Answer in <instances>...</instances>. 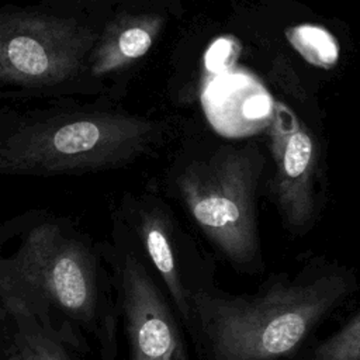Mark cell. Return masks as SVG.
<instances>
[{
	"label": "cell",
	"mask_w": 360,
	"mask_h": 360,
	"mask_svg": "<svg viewBox=\"0 0 360 360\" xmlns=\"http://www.w3.org/2000/svg\"><path fill=\"white\" fill-rule=\"evenodd\" d=\"M28 312L69 350L118 356L120 316L103 246L60 221L32 226L0 257V309Z\"/></svg>",
	"instance_id": "1"
},
{
	"label": "cell",
	"mask_w": 360,
	"mask_h": 360,
	"mask_svg": "<svg viewBox=\"0 0 360 360\" xmlns=\"http://www.w3.org/2000/svg\"><path fill=\"white\" fill-rule=\"evenodd\" d=\"M357 288L347 266L314 260L255 292L198 290L184 329L202 360H288Z\"/></svg>",
	"instance_id": "2"
},
{
	"label": "cell",
	"mask_w": 360,
	"mask_h": 360,
	"mask_svg": "<svg viewBox=\"0 0 360 360\" xmlns=\"http://www.w3.org/2000/svg\"><path fill=\"white\" fill-rule=\"evenodd\" d=\"M162 127L127 112H75L25 124L0 141V173L62 174L110 169L156 143Z\"/></svg>",
	"instance_id": "3"
},
{
	"label": "cell",
	"mask_w": 360,
	"mask_h": 360,
	"mask_svg": "<svg viewBox=\"0 0 360 360\" xmlns=\"http://www.w3.org/2000/svg\"><path fill=\"white\" fill-rule=\"evenodd\" d=\"M263 158L255 146H222L177 177L181 202L210 245L235 270H263L257 186Z\"/></svg>",
	"instance_id": "4"
},
{
	"label": "cell",
	"mask_w": 360,
	"mask_h": 360,
	"mask_svg": "<svg viewBox=\"0 0 360 360\" xmlns=\"http://www.w3.org/2000/svg\"><path fill=\"white\" fill-rule=\"evenodd\" d=\"M98 32L75 18L41 11L0 13V83L46 89L73 80Z\"/></svg>",
	"instance_id": "5"
},
{
	"label": "cell",
	"mask_w": 360,
	"mask_h": 360,
	"mask_svg": "<svg viewBox=\"0 0 360 360\" xmlns=\"http://www.w3.org/2000/svg\"><path fill=\"white\" fill-rule=\"evenodd\" d=\"M128 360H190L184 328L129 233L103 246Z\"/></svg>",
	"instance_id": "6"
},
{
	"label": "cell",
	"mask_w": 360,
	"mask_h": 360,
	"mask_svg": "<svg viewBox=\"0 0 360 360\" xmlns=\"http://www.w3.org/2000/svg\"><path fill=\"white\" fill-rule=\"evenodd\" d=\"M128 224L125 231L186 328L193 294L215 284L214 266L181 235L170 212L158 201L136 202Z\"/></svg>",
	"instance_id": "7"
},
{
	"label": "cell",
	"mask_w": 360,
	"mask_h": 360,
	"mask_svg": "<svg viewBox=\"0 0 360 360\" xmlns=\"http://www.w3.org/2000/svg\"><path fill=\"white\" fill-rule=\"evenodd\" d=\"M269 146L274 162L270 184L273 201L290 233L305 235L319 215L314 134L283 104L274 103Z\"/></svg>",
	"instance_id": "8"
},
{
	"label": "cell",
	"mask_w": 360,
	"mask_h": 360,
	"mask_svg": "<svg viewBox=\"0 0 360 360\" xmlns=\"http://www.w3.org/2000/svg\"><path fill=\"white\" fill-rule=\"evenodd\" d=\"M163 27V17L156 13H124L111 20L89 56L90 73L104 77L127 69L143 58L155 44Z\"/></svg>",
	"instance_id": "9"
},
{
	"label": "cell",
	"mask_w": 360,
	"mask_h": 360,
	"mask_svg": "<svg viewBox=\"0 0 360 360\" xmlns=\"http://www.w3.org/2000/svg\"><path fill=\"white\" fill-rule=\"evenodd\" d=\"M0 332L17 360H73L69 349L22 309H0Z\"/></svg>",
	"instance_id": "10"
},
{
	"label": "cell",
	"mask_w": 360,
	"mask_h": 360,
	"mask_svg": "<svg viewBox=\"0 0 360 360\" xmlns=\"http://www.w3.org/2000/svg\"><path fill=\"white\" fill-rule=\"evenodd\" d=\"M288 360H360V312L356 309L339 329Z\"/></svg>",
	"instance_id": "11"
},
{
	"label": "cell",
	"mask_w": 360,
	"mask_h": 360,
	"mask_svg": "<svg viewBox=\"0 0 360 360\" xmlns=\"http://www.w3.org/2000/svg\"><path fill=\"white\" fill-rule=\"evenodd\" d=\"M291 45L311 63L321 68H330L339 58V48L335 38L323 28L300 25L288 31Z\"/></svg>",
	"instance_id": "12"
},
{
	"label": "cell",
	"mask_w": 360,
	"mask_h": 360,
	"mask_svg": "<svg viewBox=\"0 0 360 360\" xmlns=\"http://www.w3.org/2000/svg\"><path fill=\"white\" fill-rule=\"evenodd\" d=\"M6 360H17V357L8 350V354H7V359H6Z\"/></svg>",
	"instance_id": "13"
}]
</instances>
